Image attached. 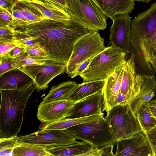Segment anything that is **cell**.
I'll return each instance as SVG.
<instances>
[{"mask_svg":"<svg viewBox=\"0 0 156 156\" xmlns=\"http://www.w3.org/2000/svg\"><path fill=\"white\" fill-rule=\"evenodd\" d=\"M114 145L112 143H111L105 145L99 148L101 156H115L113 151Z\"/></svg>","mask_w":156,"mask_h":156,"instance_id":"f35d334b","label":"cell"},{"mask_svg":"<svg viewBox=\"0 0 156 156\" xmlns=\"http://www.w3.org/2000/svg\"><path fill=\"white\" fill-rule=\"evenodd\" d=\"M146 137L151 147L154 156H156V127L150 130Z\"/></svg>","mask_w":156,"mask_h":156,"instance_id":"d590c367","label":"cell"},{"mask_svg":"<svg viewBox=\"0 0 156 156\" xmlns=\"http://www.w3.org/2000/svg\"><path fill=\"white\" fill-rule=\"evenodd\" d=\"M14 33L15 44L17 46L24 49L29 47H34L45 50L44 45L37 37L28 36L17 30H15Z\"/></svg>","mask_w":156,"mask_h":156,"instance_id":"83f0119b","label":"cell"},{"mask_svg":"<svg viewBox=\"0 0 156 156\" xmlns=\"http://www.w3.org/2000/svg\"><path fill=\"white\" fill-rule=\"evenodd\" d=\"M103 90L96 93L75 103L73 112L68 118L74 119L94 115H104Z\"/></svg>","mask_w":156,"mask_h":156,"instance_id":"2e32d148","label":"cell"},{"mask_svg":"<svg viewBox=\"0 0 156 156\" xmlns=\"http://www.w3.org/2000/svg\"><path fill=\"white\" fill-rule=\"evenodd\" d=\"M15 30L9 26L0 27V42L15 43Z\"/></svg>","mask_w":156,"mask_h":156,"instance_id":"d6a6232c","label":"cell"},{"mask_svg":"<svg viewBox=\"0 0 156 156\" xmlns=\"http://www.w3.org/2000/svg\"><path fill=\"white\" fill-rule=\"evenodd\" d=\"M117 105L121 104L128 103L126 96L120 92L119 93L117 97Z\"/></svg>","mask_w":156,"mask_h":156,"instance_id":"7bdbcfd3","label":"cell"},{"mask_svg":"<svg viewBox=\"0 0 156 156\" xmlns=\"http://www.w3.org/2000/svg\"><path fill=\"white\" fill-rule=\"evenodd\" d=\"M75 103L69 100L42 101L38 107L37 118L43 123H50L68 118L73 112Z\"/></svg>","mask_w":156,"mask_h":156,"instance_id":"8fae6325","label":"cell"},{"mask_svg":"<svg viewBox=\"0 0 156 156\" xmlns=\"http://www.w3.org/2000/svg\"><path fill=\"white\" fill-rule=\"evenodd\" d=\"M79 84L75 81H68L52 86L43 101L46 102L69 100L70 95L75 90Z\"/></svg>","mask_w":156,"mask_h":156,"instance_id":"7402d4cb","label":"cell"},{"mask_svg":"<svg viewBox=\"0 0 156 156\" xmlns=\"http://www.w3.org/2000/svg\"><path fill=\"white\" fill-rule=\"evenodd\" d=\"M27 0L32 6L50 20L65 24H69L75 21L65 10L51 4L40 0Z\"/></svg>","mask_w":156,"mask_h":156,"instance_id":"44dd1931","label":"cell"},{"mask_svg":"<svg viewBox=\"0 0 156 156\" xmlns=\"http://www.w3.org/2000/svg\"><path fill=\"white\" fill-rule=\"evenodd\" d=\"M16 46L15 43L0 42V57L6 55Z\"/></svg>","mask_w":156,"mask_h":156,"instance_id":"8d00e7d4","label":"cell"},{"mask_svg":"<svg viewBox=\"0 0 156 156\" xmlns=\"http://www.w3.org/2000/svg\"><path fill=\"white\" fill-rule=\"evenodd\" d=\"M151 64L154 71L156 73V58L154 59L153 62L151 63Z\"/></svg>","mask_w":156,"mask_h":156,"instance_id":"f6af8a7d","label":"cell"},{"mask_svg":"<svg viewBox=\"0 0 156 156\" xmlns=\"http://www.w3.org/2000/svg\"><path fill=\"white\" fill-rule=\"evenodd\" d=\"M14 18L9 11L0 8V27L9 26L12 27Z\"/></svg>","mask_w":156,"mask_h":156,"instance_id":"e575fe53","label":"cell"},{"mask_svg":"<svg viewBox=\"0 0 156 156\" xmlns=\"http://www.w3.org/2000/svg\"><path fill=\"white\" fill-rule=\"evenodd\" d=\"M117 143L115 156H154L151 147L143 132L120 140Z\"/></svg>","mask_w":156,"mask_h":156,"instance_id":"4fadbf2b","label":"cell"},{"mask_svg":"<svg viewBox=\"0 0 156 156\" xmlns=\"http://www.w3.org/2000/svg\"><path fill=\"white\" fill-rule=\"evenodd\" d=\"M149 102L150 109L153 114L156 118V102L152 100Z\"/></svg>","mask_w":156,"mask_h":156,"instance_id":"ee69618b","label":"cell"},{"mask_svg":"<svg viewBox=\"0 0 156 156\" xmlns=\"http://www.w3.org/2000/svg\"><path fill=\"white\" fill-rule=\"evenodd\" d=\"M141 75L137 73L133 56L131 55L125 64L120 92L126 96L129 104L139 91Z\"/></svg>","mask_w":156,"mask_h":156,"instance_id":"9a60e30c","label":"cell"},{"mask_svg":"<svg viewBox=\"0 0 156 156\" xmlns=\"http://www.w3.org/2000/svg\"><path fill=\"white\" fill-rule=\"evenodd\" d=\"M103 115H96L90 116L74 118H68L50 123H43L39 127V129L42 130H63L85 122H89L95 120Z\"/></svg>","mask_w":156,"mask_h":156,"instance_id":"cb8c5ba5","label":"cell"},{"mask_svg":"<svg viewBox=\"0 0 156 156\" xmlns=\"http://www.w3.org/2000/svg\"><path fill=\"white\" fill-rule=\"evenodd\" d=\"M24 50L33 59L44 62L51 61L48 53L41 48L29 47L24 49Z\"/></svg>","mask_w":156,"mask_h":156,"instance_id":"1f68e13d","label":"cell"},{"mask_svg":"<svg viewBox=\"0 0 156 156\" xmlns=\"http://www.w3.org/2000/svg\"><path fill=\"white\" fill-rule=\"evenodd\" d=\"M131 17L129 14H120L112 19L109 40L111 45L128 55L130 53L129 38L131 33Z\"/></svg>","mask_w":156,"mask_h":156,"instance_id":"7c38bea8","label":"cell"},{"mask_svg":"<svg viewBox=\"0 0 156 156\" xmlns=\"http://www.w3.org/2000/svg\"><path fill=\"white\" fill-rule=\"evenodd\" d=\"M66 65L49 61L43 65L26 67L18 69L23 72L34 81L38 92L47 89L51 81L58 75L66 72Z\"/></svg>","mask_w":156,"mask_h":156,"instance_id":"30bf717a","label":"cell"},{"mask_svg":"<svg viewBox=\"0 0 156 156\" xmlns=\"http://www.w3.org/2000/svg\"><path fill=\"white\" fill-rule=\"evenodd\" d=\"M16 30L28 36L37 37L44 45L51 61L65 65L76 42L95 32L76 21L65 24L50 19L34 23Z\"/></svg>","mask_w":156,"mask_h":156,"instance_id":"6da1fadb","label":"cell"},{"mask_svg":"<svg viewBox=\"0 0 156 156\" xmlns=\"http://www.w3.org/2000/svg\"><path fill=\"white\" fill-rule=\"evenodd\" d=\"M14 2L26 19L29 25L44 20L50 19L32 6L27 0H14Z\"/></svg>","mask_w":156,"mask_h":156,"instance_id":"484cf974","label":"cell"},{"mask_svg":"<svg viewBox=\"0 0 156 156\" xmlns=\"http://www.w3.org/2000/svg\"><path fill=\"white\" fill-rule=\"evenodd\" d=\"M76 138L63 130L38 131L18 137V143L24 142L47 147L63 146L77 143Z\"/></svg>","mask_w":156,"mask_h":156,"instance_id":"9c48e42d","label":"cell"},{"mask_svg":"<svg viewBox=\"0 0 156 156\" xmlns=\"http://www.w3.org/2000/svg\"><path fill=\"white\" fill-rule=\"evenodd\" d=\"M131 27L130 53L133 56L136 67L143 69L147 65L144 57V43L156 32V2L134 18Z\"/></svg>","mask_w":156,"mask_h":156,"instance_id":"3957f363","label":"cell"},{"mask_svg":"<svg viewBox=\"0 0 156 156\" xmlns=\"http://www.w3.org/2000/svg\"><path fill=\"white\" fill-rule=\"evenodd\" d=\"M36 89L35 84L21 90H0V138L17 136L23 123L26 104Z\"/></svg>","mask_w":156,"mask_h":156,"instance_id":"7a4b0ae2","label":"cell"},{"mask_svg":"<svg viewBox=\"0 0 156 156\" xmlns=\"http://www.w3.org/2000/svg\"><path fill=\"white\" fill-rule=\"evenodd\" d=\"M106 48L104 39L101 36L98 31L80 38L74 46L66 65V73L70 77L83 62L93 58Z\"/></svg>","mask_w":156,"mask_h":156,"instance_id":"ba28073f","label":"cell"},{"mask_svg":"<svg viewBox=\"0 0 156 156\" xmlns=\"http://www.w3.org/2000/svg\"><path fill=\"white\" fill-rule=\"evenodd\" d=\"M13 156H52L43 146L21 142L14 148Z\"/></svg>","mask_w":156,"mask_h":156,"instance_id":"4316f807","label":"cell"},{"mask_svg":"<svg viewBox=\"0 0 156 156\" xmlns=\"http://www.w3.org/2000/svg\"><path fill=\"white\" fill-rule=\"evenodd\" d=\"M126 60L118 66L105 80L103 112L107 113L113 107L117 105V98L120 92L122 79Z\"/></svg>","mask_w":156,"mask_h":156,"instance_id":"5bb4252c","label":"cell"},{"mask_svg":"<svg viewBox=\"0 0 156 156\" xmlns=\"http://www.w3.org/2000/svg\"><path fill=\"white\" fill-rule=\"evenodd\" d=\"M15 4L14 0H0V8L8 10L12 12Z\"/></svg>","mask_w":156,"mask_h":156,"instance_id":"ab89813d","label":"cell"},{"mask_svg":"<svg viewBox=\"0 0 156 156\" xmlns=\"http://www.w3.org/2000/svg\"><path fill=\"white\" fill-rule=\"evenodd\" d=\"M13 59L16 66L17 69L29 66L43 65L47 63L48 62L37 61L31 58L24 51V49L17 56Z\"/></svg>","mask_w":156,"mask_h":156,"instance_id":"f546056e","label":"cell"},{"mask_svg":"<svg viewBox=\"0 0 156 156\" xmlns=\"http://www.w3.org/2000/svg\"><path fill=\"white\" fill-rule=\"evenodd\" d=\"M152 0H134V2H144L146 3H149Z\"/></svg>","mask_w":156,"mask_h":156,"instance_id":"bcb514c9","label":"cell"},{"mask_svg":"<svg viewBox=\"0 0 156 156\" xmlns=\"http://www.w3.org/2000/svg\"><path fill=\"white\" fill-rule=\"evenodd\" d=\"M35 83L33 80L21 70L16 69L0 76V90H21Z\"/></svg>","mask_w":156,"mask_h":156,"instance_id":"ac0fdd59","label":"cell"},{"mask_svg":"<svg viewBox=\"0 0 156 156\" xmlns=\"http://www.w3.org/2000/svg\"><path fill=\"white\" fill-rule=\"evenodd\" d=\"M105 80L83 82L78 86L69 97V100L77 102L85 98L103 90Z\"/></svg>","mask_w":156,"mask_h":156,"instance_id":"603a6c76","label":"cell"},{"mask_svg":"<svg viewBox=\"0 0 156 156\" xmlns=\"http://www.w3.org/2000/svg\"><path fill=\"white\" fill-rule=\"evenodd\" d=\"M92 58L88 59L83 62L70 77L71 78H73L77 76H80L87 66Z\"/></svg>","mask_w":156,"mask_h":156,"instance_id":"60d3db41","label":"cell"},{"mask_svg":"<svg viewBox=\"0 0 156 156\" xmlns=\"http://www.w3.org/2000/svg\"><path fill=\"white\" fill-rule=\"evenodd\" d=\"M141 83L140 90L129 104L132 110L135 114L142 104L150 101L154 96L156 80L154 75H141Z\"/></svg>","mask_w":156,"mask_h":156,"instance_id":"d6986e66","label":"cell"},{"mask_svg":"<svg viewBox=\"0 0 156 156\" xmlns=\"http://www.w3.org/2000/svg\"><path fill=\"white\" fill-rule=\"evenodd\" d=\"M104 14L111 19L115 16L130 13L134 9V0H94Z\"/></svg>","mask_w":156,"mask_h":156,"instance_id":"ffe728a7","label":"cell"},{"mask_svg":"<svg viewBox=\"0 0 156 156\" xmlns=\"http://www.w3.org/2000/svg\"><path fill=\"white\" fill-rule=\"evenodd\" d=\"M107 114L105 118L110 132L116 142L137 133L144 132L129 104L126 103L115 106Z\"/></svg>","mask_w":156,"mask_h":156,"instance_id":"5b68a950","label":"cell"},{"mask_svg":"<svg viewBox=\"0 0 156 156\" xmlns=\"http://www.w3.org/2000/svg\"><path fill=\"white\" fill-rule=\"evenodd\" d=\"M52 156H101L99 148L85 141L63 146L45 148Z\"/></svg>","mask_w":156,"mask_h":156,"instance_id":"e0dca14e","label":"cell"},{"mask_svg":"<svg viewBox=\"0 0 156 156\" xmlns=\"http://www.w3.org/2000/svg\"><path fill=\"white\" fill-rule=\"evenodd\" d=\"M151 100L156 102V87L154 92V96Z\"/></svg>","mask_w":156,"mask_h":156,"instance_id":"7dc6e473","label":"cell"},{"mask_svg":"<svg viewBox=\"0 0 156 156\" xmlns=\"http://www.w3.org/2000/svg\"><path fill=\"white\" fill-rule=\"evenodd\" d=\"M0 76L17 69L14 59L6 55L0 57Z\"/></svg>","mask_w":156,"mask_h":156,"instance_id":"836d02e7","label":"cell"},{"mask_svg":"<svg viewBox=\"0 0 156 156\" xmlns=\"http://www.w3.org/2000/svg\"><path fill=\"white\" fill-rule=\"evenodd\" d=\"M126 54L111 45L92 58L80 75L83 82L105 80L126 60Z\"/></svg>","mask_w":156,"mask_h":156,"instance_id":"277c9868","label":"cell"},{"mask_svg":"<svg viewBox=\"0 0 156 156\" xmlns=\"http://www.w3.org/2000/svg\"><path fill=\"white\" fill-rule=\"evenodd\" d=\"M135 115L147 136L150 130L156 127V118L150 109L149 102L143 103Z\"/></svg>","mask_w":156,"mask_h":156,"instance_id":"d4e9b609","label":"cell"},{"mask_svg":"<svg viewBox=\"0 0 156 156\" xmlns=\"http://www.w3.org/2000/svg\"><path fill=\"white\" fill-rule=\"evenodd\" d=\"M143 52L145 61L151 66L150 63L156 58V32L144 42Z\"/></svg>","mask_w":156,"mask_h":156,"instance_id":"f1b7e54d","label":"cell"},{"mask_svg":"<svg viewBox=\"0 0 156 156\" xmlns=\"http://www.w3.org/2000/svg\"><path fill=\"white\" fill-rule=\"evenodd\" d=\"M23 49V48L17 46L5 55L14 58L17 56Z\"/></svg>","mask_w":156,"mask_h":156,"instance_id":"b9f144b4","label":"cell"},{"mask_svg":"<svg viewBox=\"0 0 156 156\" xmlns=\"http://www.w3.org/2000/svg\"><path fill=\"white\" fill-rule=\"evenodd\" d=\"M66 12L75 21L94 32L107 27V17L94 0H66Z\"/></svg>","mask_w":156,"mask_h":156,"instance_id":"8992f818","label":"cell"},{"mask_svg":"<svg viewBox=\"0 0 156 156\" xmlns=\"http://www.w3.org/2000/svg\"><path fill=\"white\" fill-rule=\"evenodd\" d=\"M79 139L87 142L95 148L117 142L111 134L104 116L94 120L79 124L65 130Z\"/></svg>","mask_w":156,"mask_h":156,"instance_id":"52a82bcc","label":"cell"},{"mask_svg":"<svg viewBox=\"0 0 156 156\" xmlns=\"http://www.w3.org/2000/svg\"><path fill=\"white\" fill-rule=\"evenodd\" d=\"M49 3L66 11L67 5L66 0H40Z\"/></svg>","mask_w":156,"mask_h":156,"instance_id":"74e56055","label":"cell"},{"mask_svg":"<svg viewBox=\"0 0 156 156\" xmlns=\"http://www.w3.org/2000/svg\"><path fill=\"white\" fill-rule=\"evenodd\" d=\"M17 136L5 138H0V156H13V150L19 143Z\"/></svg>","mask_w":156,"mask_h":156,"instance_id":"4dcf8cb0","label":"cell"}]
</instances>
